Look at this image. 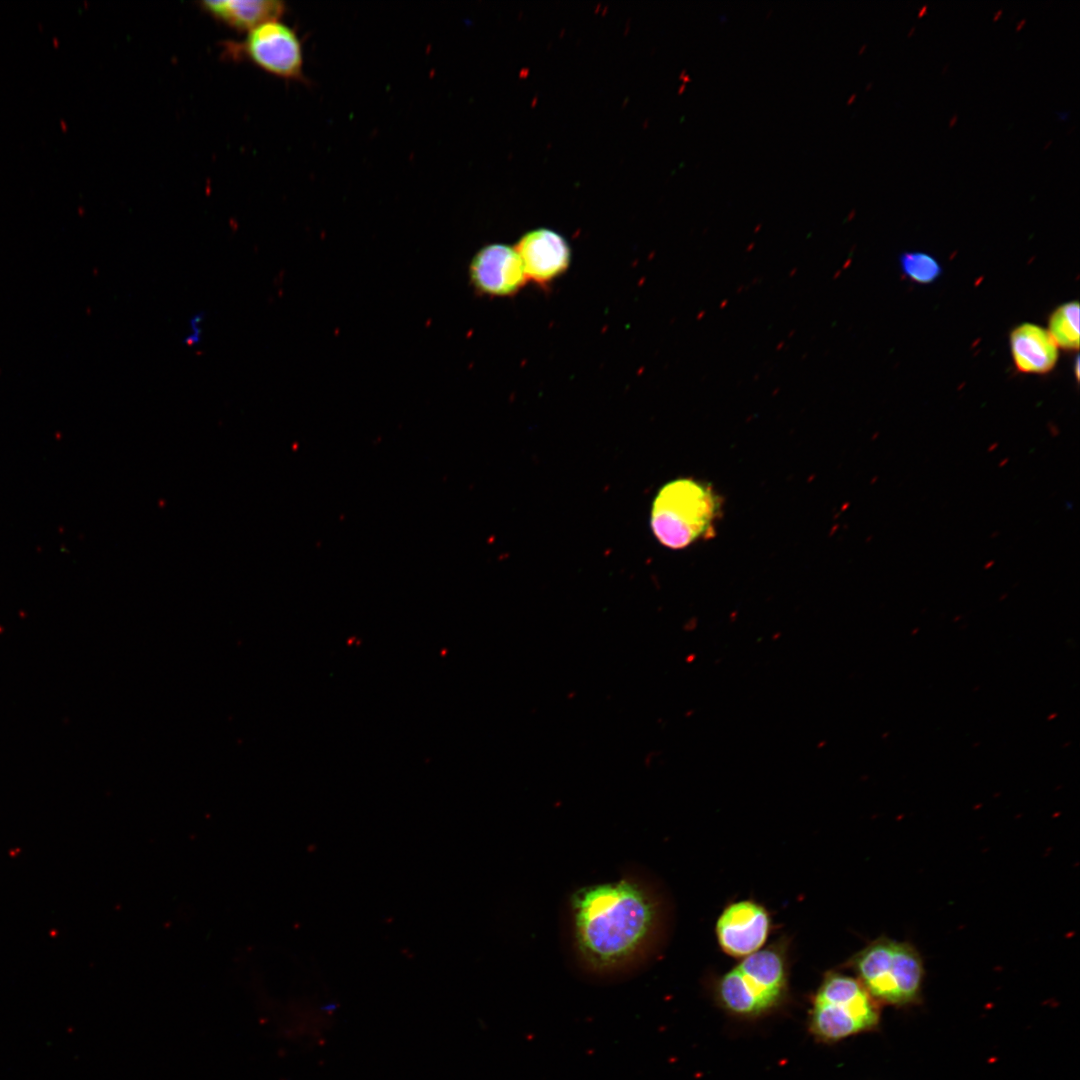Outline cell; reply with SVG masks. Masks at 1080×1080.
<instances>
[{"label":"cell","mask_w":1080,"mask_h":1080,"mask_svg":"<svg viewBox=\"0 0 1080 1080\" xmlns=\"http://www.w3.org/2000/svg\"><path fill=\"white\" fill-rule=\"evenodd\" d=\"M871 85H873V82H872V81L868 82V84L866 85V87H865V88H866V89H869Z\"/></svg>","instance_id":"cell-29"},{"label":"cell","mask_w":1080,"mask_h":1080,"mask_svg":"<svg viewBox=\"0 0 1080 1080\" xmlns=\"http://www.w3.org/2000/svg\"><path fill=\"white\" fill-rule=\"evenodd\" d=\"M865 48H866V43L861 45L860 49L858 50V53L859 54L862 53V51L865 50Z\"/></svg>","instance_id":"cell-26"},{"label":"cell","mask_w":1080,"mask_h":1080,"mask_svg":"<svg viewBox=\"0 0 1080 1080\" xmlns=\"http://www.w3.org/2000/svg\"><path fill=\"white\" fill-rule=\"evenodd\" d=\"M1002 11H1003V10H1002V8H1001V9H998V10H997V11H996V12L994 13V15H993V19H998V18L1000 17V15L1002 14Z\"/></svg>","instance_id":"cell-22"},{"label":"cell","mask_w":1080,"mask_h":1080,"mask_svg":"<svg viewBox=\"0 0 1080 1080\" xmlns=\"http://www.w3.org/2000/svg\"><path fill=\"white\" fill-rule=\"evenodd\" d=\"M914 29H915V26H912V27H911V28L909 29L908 35H911V34L913 33Z\"/></svg>","instance_id":"cell-28"},{"label":"cell","mask_w":1080,"mask_h":1080,"mask_svg":"<svg viewBox=\"0 0 1080 1080\" xmlns=\"http://www.w3.org/2000/svg\"><path fill=\"white\" fill-rule=\"evenodd\" d=\"M204 313H196L189 320L188 333L184 339L186 345L195 346L200 343L203 332Z\"/></svg>","instance_id":"cell-14"},{"label":"cell","mask_w":1080,"mask_h":1080,"mask_svg":"<svg viewBox=\"0 0 1080 1080\" xmlns=\"http://www.w3.org/2000/svg\"><path fill=\"white\" fill-rule=\"evenodd\" d=\"M572 911L577 948L597 972L616 970L634 958L656 923L651 897L625 879L581 888Z\"/></svg>","instance_id":"cell-1"},{"label":"cell","mask_w":1080,"mask_h":1080,"mask_svg":"<svg viewBox=\"0 0 1080 1080\" xmlns=\"http://www.w3.org/2000/svg\"><path fill=\"white\" fill-rule=\"evenodd\" d=\"M721 509V497L710 484L692 478L675 479L666 483L653 500L651 530L662 545L682 549L714 535Z\"/></svg>","instance_id":"cell-2"},{"label":"cell","mask_w":1080,"mask_h":1080,"mask_svg":"<svg viewBox=\"0 0 1080 1080\" xmlns=\"http://www.w3.org/2000/svg\"><path fill=\"white\" fill-rule=\"evenodd\" d=\"M997 535H999V532H998V531H997V532H994L993 534H991V535H990V538H995V537H997Z\"/></svg>","instance_id":"cell-27"},{"label":"cell","mask_w":1080,"mask_h":1080,"mask_svg":"<svg viewBox=\"0 0 1080 1080\" xmlns=\"http://www.w3.org/2000/svg\"><path fill=\"white\" fill-rule=\"evenodd\" d=\"M201 7L216 20L239 31L279 20L285 12V4L278 0H224L203 1Z\"/></svg>","instance_id":"cell-11"},{"label":"cell","mask_w":1080,"mask_h":1080,"mask_svg":"<svg viewBox=\"0 0 1080 1080\" xmlns=\"http://www.w3.org/2000/svg\"><path fill=\"white\" fill-rule=\"evenodd\" d=\"M785 984L782 954L766 948L744 957L725 974L719 983V995L729 1010L754 1015L772 1007L782 996Z\"/></svg>","instance_id":"cell-5"},{"label":"cell","mask_w":1080,"mask_h":1080,"mask_svg":"<svg viewBox=\"0 0 1080 1080\" xmlns=\"http://www.w3.org/2000/svg\"><path fill=\"white\" fill-rule=\"evenodd\" d=\"M1048 333L1057 346L1066 350L1079 348V304L1068 302L1050 316Z\"/></svg>","instance_id":"cell-12"},{"label":"cell","mask_w":1080,"mask_h":1080,"mask_svg":"<svg viewBox=\"0 0 1080 1080\" xmlns=\"http://www.w3.org/2000/svg\"><path fill=\"white\" fill-rule=\"evenodd\" d=\"M769 931L770 918L766 909L750 900L729 905L716 924L721 949L733 957H746L760 950Z\"/></svg>","instance_id":"cell-8"},{"label":"cell","mask_w":1080,"mask_h":1080,"mask_svg":"<svg viewBox=\"0 0 1080 1080\" xmlns=\"http://www.w3.org/2000/svg\"><path fill=\"white\" fill-rule=\"evenodd\" d=\"M957 120V114H954L949 120V126H952Z\"/></svg>","instance_id":"cell-24"},{"label":"cell","mask_w":1080,"mask_h":1080,"mask_svg":"<svg viewBox=\"0 0 1080 1080\" xmlns=\"http://www.w3.org/2000/svg\"><path fill=\"white\" fill-rule=\"evenodd\" d=\"M1025 22H1026V19H1025V18L1021 19V20H1020V21H1019V22L1017 23V25H1016V29H1017V30H1018V29H1020V28H1021V27H1022V26L1024 25V23H1025Z\"/></svg>","instance_id":"cell-23"},{"label":"cell","mask_w":1080,"mask_h":1080,"mask_svg":"<svg viewBox=\"0 0 1080 1080\" xmlns=\"http://www.w3.org/2000/svg\"><path fill=\"white\" fill-rule=\"evenodd\" d=\"M998 445H999V444H998V442H993L992 444H990V445L988 446V448H987V451H988V452H993V451H995V450H996V449L998 448Z\"/></svg>","instance_id":"cell-16"},{"label":"cell","mask_w":1080,"mask_h":1080,"mask_svg":"<svg viewBox=\"0 0 1080 1080\" xmlns=\"http://www.w3.org/2000/svg\"><path fill=\"white\" fill-rule=\"evenodd\" d=\"M1050 433L1053 437H1056L1059 435V429L1057 427H1050Z\"/></svg>","instance_id":"cell-17"},{"label":"cell","mask_w":1080,"mask_h":1080,"mask_svg":"<svg viewBox=\"0 0 1080 1080\" xmlns=\"http://www.w3.org/2000/svg\"><path fill=\"white\" fill-rule=\"evenodd\" d=\"M994 564H995V561H994V560H990V561H988V562H987L986 564H984L983 568H984V569H989V568H992V567L994 566Z\"/></svg>","instance_id":"cell-18"},{"label":"cell","mask_w":1080,"mask_h":1080,"mask_svg":"<svg viewBox=\"0 0 1080 1080\" xmlns=\"http://www.w3.org/2000/svg\"><path fill=\"white\" fill-rule=\"evenodd\" d=\"M927 7H928V6H927V5L925 4V5H923V6H922V7H921V8L919 9V11H918V17L922 16V15H923V14H924V13L926 12V10H927Z\"/></svg>","instance_id":"cell-19"},{"label":"cell","mask_w":1080,"mask_h":1080,"mask_svg":"<svg viewBox=\"0 0 1080 1080\" xmlns=\"http://www.w3.org/2000/svg\"><path fill=\"white\" fill-rule=\"evenodd\" d=\"M879 1009L862 983L832 974L818 989L812 1012V1028L822 1038L837 1040L869 1030L878 1024Z\"/></svg>","instance_id":"cell-4"},{"label":"cell","mask_w":1080,"mask_h":1080,"mask_svg":"<svg viewBox=\"0 0 1080 1080\" xmlns=\"http://www.w3.org/2000/svg\"><path fill=\"white\" fill-rule=\"evenodd\" d=\"M231 57H245L267 73L288 80H303V51L296 32L279 20L249 31L242 42L225 43Z\"/></svg>","instance_id":"cell-6"},{"label":"cell","mask_w":1080,"mask_h":1080,"mask_svg":"<svg viewBox=\"0 0 1080 1080\" xmlns=\"http://www.w3.org/2000/svg\"><path fill=\"white\" fill-rule=\"evenodd\" d=\"M1055 113L1057 114V116L1059 117L1060 120H1066L1070 115V111H1057Z\"/></svg>","instance_id":"cell-15"},{"label":"cell","mask_w":1080,"mask_h":1080,"mask_svg":"<svg viewBox=\"0 0 1080 1080\" xmlns=\"http://www.w3.org/2000/svg\"><path fill=\"white\" fill-rule=\"evenodd\" d=\"M1008 462H1009V458L1006 457V458H1004L1003 460H1001L999 462L998 466L999 467H1004Z\"/></svg>","instance_id":"cell-20"},{"label":"cell","mask_w":1080,"mask_h":1080,"mask_svg":"<svg viewBox=\"0 0 1080 1080\" xmlns=\"http://www.w3.org/2000/svg\"><path fill=\"white\" fill-rule=\"evenodd\" d=\"M899 261L903 274L920 284H929L942 273L938 261L924 252H905L900 256Z\"/></svg>","instance_id":"cell-13"},{"label":"cell","mask_w":1080,"mask_h":1080,"mask_svg":"<svg viewBox=\"0 0 1080 1080\" xmlns=\"http://www.w3.org/2000/svg\"><path fill=\"white\" fill-rule=\"evenodd\" d=\"M468 275L472 287L489 297L512 296L527 280L516 249L499 243L486 245L474 254Z\"/></svg>","instance_id":"cell-7"},{"label":"cell","mask_w":1080,"mask_h":1080,"mask_svg":"<svg viewBox=\"0 0 1080 1080\" xmlns=\"http://www.w3.org/2000/svg\"><path fill=\"white\" fill-rule=\"evenodd\" d=\"M853 965L874 999L901 1006L920 997L923 962L909 943L878 938L855 955Z\"/></svg>","instance_id":"cell-3"},{"label":"cell","mask_w":1080,"mask_h":1080,"mask_svg":"<svg viewBox=\"0 0 1080 1080\" xmlns=\"http://www.w3.org/2000/svg\"><path fill=\"white\" fill-rule=\"evenodd\" d=\"M1010 349L1016 368L1024 373H1047L1058 359V346L1048 331L1031 323L1011 332Z\"/></svg>","instance_id":"cell-10"},{"label":"cell","mask_w":1080,"mask_h":1080,"mask_svg":"<svg viewBox=\"0 0 1080 1080\" xmlns=\"http://www.w3.org/2000/svg\"><path fill=\"white\" fill-rule=\"evenodd\" d=\"M527 280L540 286L560 277L570 264V248L557 232L541 228L523 235L515 247Z\"/></svg>","instance_id":"cell-9"},{"label":"cell","mask_w":1080,"mask_h":1080,"mask_svg":"<svg viewBox=\"0 0 1080 1080\" xmlns=\"http://www.w3.org/2000/svg\"><path fill=\"white\" fill-rule=\"evenodd\" d=\"M1075 371H1076V378L1078 379V377H1079V359L1078 358L1076 359Z\"/></svg>","instance_id":"cell-21"},{"label":"cell","mask_w":1080,"mask_h":1080,"mask_svg":"<svg viewBox=\"0 0 1080 1080\" xmlns=\"http://www.w3.org/2000/svg\"><path fill=\"white\" fill-rule=\"evenodd\" d=\"M855 96H856V93L851 94L850 97L847 99V103H851V101L855 98Z\"/></svg>","instance_id":"cell-25"}]
</instances>
